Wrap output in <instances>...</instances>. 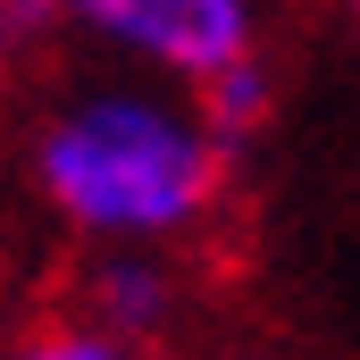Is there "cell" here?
Segmentation results:
<instances>
[{
	"label": "cell",
	"instance_id": "cell-7",
	"mask_svg": "<svg viewBox=\"0 0 360 360\" xmlns=\"http://www.w3.org/2000/svg\"><path fill=\"white\" fill-rule=\"evenodd\" d=\"M344 8H352V25H360V0H344Z\"/></svg>",
	"mask_w": 360,
	"mask_h": 360
},
{
	"label": "cell",
	"instance_id": "cell-4",
	"mask_svg": "<svg viewBox=\"0 0 360 360\" xmlns=\"http://www.w3.org/2000/svg\"><path fill=\"white\" fill-rule=\"evenodd\" d=\"M0 360H151V344H134V335H117L101 319H51V327L8 335Z\"/></svg>",
	"mask_w": 360,
	"mask_h": 360
},
{
	"label": "cell",
	"instance_id": "cell-1",
	"mask_svg": "<svg viewBox=\"0 0 360 360\" xmlns=\"http://www.w3.org/2000/svg\"><path fill=\"white\" fill-rule=\"evenodd\" d=\"M226 134L201 92L117 68L68 84L34 126V193L84 243H184L226 193Z\"/></svg>",
	"mask_w": 360,
	"mask_h": 360
},
{
	"label": "cell",
	"instance_id": "cell-5",
	"mask_svg": "<svg viewBox=\"0 0 360 360\" xmlns=\"http://www.w3.org/2000/svg\"><path fill=\"white\" fill-rule=\"evenodd\" d=\"M201 92V109H210V126L235 143V134H252L260 117H269V68H260V51L252 59H235V68H218L210 84H193Z\"/></svg>",
	"mask_w": 360,
	"mask_h": 360
},
{
	"label": "cell",
	"instance_id": "cell-3",
	"mask_svg": "<svg viewBox=\"0 0 360 360\" xmlns=\"http://www.w3.org/2000/svg\"><path fill=\"white\" fill-rule=\"evenodd\" d=\"M184 310V269L168 260V243H92L84 269V319L134 335V344H160Z\"/></svg>",
	"mask_w": 360,
	"mask_h": 360
},
{
	"label": "cell",
	"instance_id": "cell-6",
	"mask_svg": "<svg viewBox=\"0 0 360 360\" xmlns=\"http://www.w3.org/2000/svg\"><path fill=\"white\" fill-rule=\"evenodd\" d=\"M68 8L59 0H0V59H34L42 42H59Z\"/></svg>",
	"mask_w": 360,
	"mask_h": 360
},
{
	"label": "cell",
	"instance_id": "cell-2",
	"mask_svg": "<svg viewBox=\"0 0 360 360\" xmlns=\"http://www.w3.org/2000/svg\"><path fill=\"white\" fill-rule=\"evenodd\" d=\"M59 8L117 68L168 84H210L218 68L260 51V0H59Z\"/></svg>",
	"mask_w": 360,
	"mask_h": 360
}]
</instances>
